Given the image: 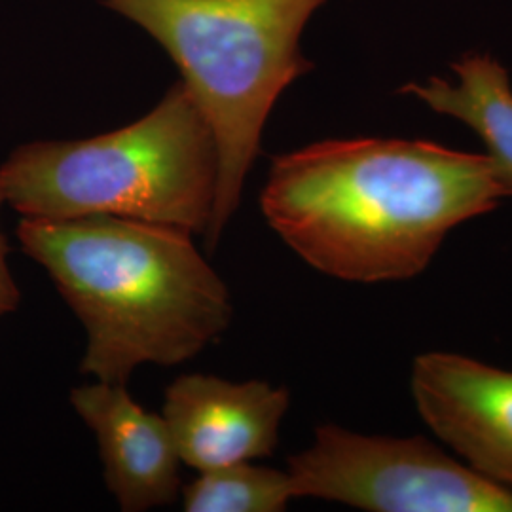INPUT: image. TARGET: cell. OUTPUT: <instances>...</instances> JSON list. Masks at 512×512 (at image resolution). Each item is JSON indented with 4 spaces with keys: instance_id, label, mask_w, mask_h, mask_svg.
Segmentation results:
<instances>
[{
    "instance_id": "obj_5",
    "label": "cell",
    "mask_w": 512,
    "mask_h": 512,
    "mask_svg": "<svg viewBox=\"0 0 512 512\" xmlns=\"http://www.w3.org/2000/svg\"><path fill=\"white\" fill-rule=\"evenodd\" d=\"M287 473L294 497L361 511L512 512V490L423 437H368L327 423Z\"/></svg>"
},
{
    "instance_id": "obj_1",
    "label": "cell",
    "mask_w": 512,
    "mask_h": 512,
    "mask_svg": "<svg viewBox=\"0 0 512 512\" xmlns=\"http://www.w3.org/2000/svg\"><path fill=\"white\" fill-rule=\"evenodd\" d=\"M509 198L486 154L431 141L330 139L275 156L260 209L321 274L412 279L446 236Z\"/></svg>"
},
{
    "instance_id": "obj_4",
    "label": "cell",
    "mask_w": 512,
    "mask_h": 512,
    "mask_svg": "<svg viewBox=\"0 0 512 512\" xmlns=\"http://www.w3.org/2000/svg\"><path fill=\"white\" fill-rule=\"evenodd\" d=\"M327 0H103L156 38L213 131L219 183L205 232L215 251L238 211L245 177L277 99L313 69L300 35Z\"/></svg>"
},
{
    "instance_id": "obj_3",
    "label": "cell",
    "mask_w": 512,
    "mask_h": 512,
    "mask_svg": "<svg viewBox=\"0 0 512 512\" xmlns=\"http://www.w3.org/2000/svg\"><path fill=\"white\" fill-rule=\"evenodd\" d=\"M217 183L215 137L184 82L126 128L27 143L0 165L4 200L25 219L109 215L203 236Z\"/></svg>"
},
{
    "instance_id": "obj_2",
    "label": "cell",
    "mask_w": 512,
    "mask_h": 512,
    "mask_svg": "<svg viewBox=\"0 0 512 512\" xmlns=\"http://www.w3.org/2000/svg\"><path fill=\"white\" fill-rule=\"evenodd\" d=\"M16 236L80 319V372L99 382L186 363L232 323L230 291L186 230L109 215L21 217Z\"/></svg>"
},
{
    "instance_id": "obj_10",
    "label": "cell",
    "mask_w": 512,
    "mask_h": 512,
    "mask_svg": "<svg viewBox=\"0 0 512 512\" xmlns=\"http://www.w3.org/2000/svg\"><path fill=\"white\" fill-rule=\"evenodd\" d=\"M181 494L186 512H281L294 499L287 471L251 461L202 471Z\"/></svg>"
},
{
    "instance_id": "obj_9",
    "label": "cell",
    "mask_w": 512,
    "mask_h": 512,
    "mask_svg": "<svg viewBox=\"0 0 512 512\" xmlns=\"http://www.w3.org/2000/svg\"><path fill=\"white\" fill-rule=\"evenodd\" d=\"M458 84L429 78L406 84L401 92L418 97L429 109L475 129L488 148L499 181L512 196V88L505 67L488 54H467L452 63Z\"/></svg>"
},
{
    "instance_id": "obj_11",
    "label": "cell",
    "mask_w": 512,
    "mask_h": 512,
    "mask_svg": "<svg viewBox=\"0 0 512 512\" xmlns=\"http://www.w3.org/2000/svg\"><path fill=\"white\" fill-rule=\"evenodd\" d=\"M2 203H6V200L0 184V207ZM19 300H21V291L8 264V241L0 230V317L18 310Z\"/></svg>"
},
{
    "instance_id": "obj_8",
    "label": "cell",
    "mask_w": 512,
    "mask_h": 512,
    "mask_svg": "<svg viewBox=\"0 0 512 512\" xmlns=\"http://www.w3.org/2000/svg\"><path fill=\"white\" fill-rule=\"evenodd\" d=\"M76 414L97 439L110 494L124 512H145L177 501L181 458L162 414L148 412L126 384L97 382L71 393Z\"/></svg>"
},
{
    "instance_id": "obj_7",
    "label": "cell",
    "mask_w": 512,
    "mask_h": 512,
    "mask_svg": "<svg viewBox=\"0 0 512 512\" xmlns=\"http://www.w3.org/2000/svg\"><path fill=\"white\" fill-rule=\"evenodd\" d=\"M289 403L287 387L184 374L165 389L162 416L181 463L202 473L272 456Z\"/></svg>"
},
{
    "instance_id": "obj_6",
    "label": "cell",
    "mask_w": 512,
    "mask_h": 512,
    "mask_svg": "<svg viewBox=\"0 0 512 512\" xmlns=\"http://www.w3.org/2000/svg\"><path fill=\"white\" fill-rule=\"evenodd\" d=\"M412 397L421 420L459 458L512 490V372L431 351L414 361Z\"/></svg>"
}]
</instances>
